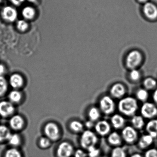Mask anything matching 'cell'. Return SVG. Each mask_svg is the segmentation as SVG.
<instances>
[{
	"mask_svg": "<svg viewBox=\"0 0 157 157\" xmlns=\"http://www.w3.org/2000/svg\"><path fill=\"white\" fill-rule=\"evenodd\" d=\"M138 109L137 100L133 97L123 98L118 104L119 111L126 116H134Z\"/></svg>",
	"mask_w": 157,
	"mask_h": 157,
	"instance_id": "obj_1",
	"label": "cell"
},
{
	"mask_svg": "<svg viewBox=\"0 0 157 157\" xmlns=\"http://www.w3.org/2000/svg\"><path fill=\"white\" fill-rule=\"evenodd\" d=\"M143 61V55L139 51L134 50L128 53L125 59V65L131 70L136 69L140 66Z\"/></svg>",
	"mask_w": 157,
	"mask_h": 157,
	"instance_id": "obj_2",
	"label": "cell"
},
{
	"mask_svg": "<svg viewBox=\"0 0 157 157\" xmlns=\"http://www.w3.org/2000/svg\"><path fill=\"white\" fill-rule=\"evenodd\" d=\"M80 144L81 146L88 149L91 147L95 146L98 142L96 135L90 130L84 131L80 138Z\"/></svg>",
	"mask_w": 157,
	"mask_h": 157,
	"instance_id": "obj_3",
	"label": "cell"
},
{
	"mask_svg": "<svg viewBox=\"0 0 157 157\" xmlns=\"http://www.w3.org/2000/svg\"><path fill=\"white\" fill-rule=\"evenodd\" d=\"M100 109L106 115H110L113 113L115 109V103L110 96H104L100 98L99 101Z\"/></svg>",
	"mask_w": 157,
	"mask_h": 157,
	"instance_id": "obj_4",
	"label": "cell"
},
{
	"mask_svg": "<svg viewBox=\"0 0 157 157\" xmlns=\"http://www.w3.org/2000/svg\"><path fill=\"white\" fill-rule=\"evenodd\" d=\"M142 12L147 20L151 22L157 21V5L153 2H148L143 5Z\"/></svg>",
	"mask_w": 157,
	"mask_h": 157,
	"instance_id": "obj_5",
	"label": "cell"
},
{
	"mask_svg": "<svg viewBox=\"0 0 157 157\" xmlns=\"http://www.w3.org/2000/svg\"><path fill=\"white\" fill-rule=\"evenodd\" d=\"M1 16L4 21L7 23H14L17 20L18 12L14 6H6L1 10Z\"/></svg>",
	"mask_w": 157,
	"mask_h": 157,
	"instance_id": "obj_6",
	"label": "cell"
},
{
	"mask_svg": "<svg viewBox=\"0 0 157 157\" xmlns=\"http://www.w3.org/2000/svg\"><path fill=\"white\" fill-rule=\"evenodd\" d=\"M141 113L142 116L146 119H154L157 116L156 105L152 102H145L141 107Z\"/></svg>",
	"mask_w": 157,
	"mask_h": 157,
	"instance_id": "obj_7",
	"label": "cell"
},
{
	"mask_svg": "<svg viewBox=\"0 0 157 157\" xmlns=\"http://www.w3.org/2000/svg\"><path fill=\"white\" fill-rule=\"evenodd\" d=\"M44 132L47 136L52 140L58 139L60 135V130L58 125L53 122H50L45 125Z\"/></svg>",
	"mask_w": 157,
	"mask_h": 157,
	"instance_id": "obj_8",
	"label": "cell"
},
{
	"mask_svg": "<svg viewBox=\"0 0 157 157\" xmlns=\"http://www.w3.org/2000/svg\"><path fill=\"white\" fill-rule=\"evenodd\" d=\"M122 136L124 140L128 143L135 141L137 137V132L135 128L131 126L124 127L122 132Z\"/></svg>",
	"mask_w": 157,
	"mask_h": 157,
	"instance_id": "obj_9",
	"label": "cell"
},
{
	"mask_svg": "<svg viewBox=\"0 0 157 157\" xmlns=\"http://www.w3.org/2000/svg\"><path fill=\"white\" fill-rule=\"evenodd\" d=\"M110 93L112 98L116 99L121 98L126 93V89L124 85L122 83H115L111 87Z\"/></svg>",
	"mask_w": 157,
	"mask_h": 157,
	"instance_id": "obj_10",
	"label": "cell"
},
{
	"mask_svg": "<svg viewBox=\"0 0 157 157\" xmlns=\"http://www.w3.org/2000/svg\"><path fill=\"white\" fill-rule=\"evenodd\" d=\"M73 147L68 142H65L59 145L57 154L59 157H70L73 153Z\"/></svg>",
	"mask_w": 157,
	"mask_h": 157,
	"instance_id": "obj_11",
	"label": "cell"
},
{
	"mask_svg": "<svg viewBox=\"0 0 157 157\" xmlns=\"http://www.w3.org/2000/svg\"><path fill=\"white\" fill-rule=\"evenodd\" d=\"M14 110V107L11 101H3L0 102V115L2 117L12 115Z\"/></svg>",
	"mask_w": 157,
	"mask_h": 157,
	"instance_id": "obj_12",
	"label": "cell"
},
{
	"mask_svg": "<svg viewBox=\"0 0 157 157\" xmlns=\"http://www.w3.org/2000/svg\"><path fill=\"white\" fill-rule=\"evenodd\" d=\"M95 129L99 135L104 136L110 132L111 125L106 121H100L96 124Z\"/></svg>",
	"mask_w": 157,
	"mask_h": 157,
	"instance_id": "obj_13",
	"label": "cell"
},
{
	"mask_svg": "<svg viewBox=\"0 0 157 157\" xmlns=\"http://www.w3.org/2000/svg\"><path fill=\"white\" fill-rule=\"evenodd\" d=\"M37 14L36 9L31 6H26L23 7L21 15L23 18L26 21H30L35 18Z\"/></svg>",
	"mask_w": 157,
	"mask_h": 157,
	"instance_id": "obj_14",
	"label": "cell"
},
{
	"mask_svg": "<svg viewBox=\"0 0 157 157\" xmlns=\"http://www.w3.org/2000/svg\"><path fill=\"white\" fill-rule=\"evenodd\" d=\"M24 82L23 77L18 74L12 75L9 78V84L14 89L21 87L24 84Z\"/></svg>",
	"mask_w": 157,
	"mask_h": 157,
	"instance_id": "obj_15",
	"label": "cell"
},
{
	"mask_svg": "<svg viewBox=\"0 0 157 157\" xmlns=\"http://www.w3.org/2000/svg\"><path fill=\"white\" fill-rule=\"evenodd\" d=\"M9 124L13 129L20 130L24 125V120L20 115H15L11 117Z\"/></svg>",
	"mask_w": 157,
	"mask_h": 157,
	"instance_id": "obj_16",
	"label": "cell"
},
{
	"mask_svg": "<svg viewBox=\"0 0 157 157\" xmlns=\"http://www.w3.org/2000/svg\"><path fill=\"white\" fill-rule=\"evenodd\" d=\"M112 125L116 129L123 128L125 124V119L122 115L119 114L113 115L111 119Z\"/></svg>",
	"mask_w": 157,
	"mask_h": 157,
	"instance_id": "obj_17",
	"label": "cell"
},
{
	"mask_svg": "<svg viewBox=\"0 0 157 157\" xmlns=\"http://www.w3.org/2000/svg\"><path fill=\"white\" fill-rule=\"evenodd\" d=\"M147 132L148 134L156 138L157 137V120L152 119L150 120L146 125V127Z\"/></svg>",
	"mask_w": 157,
	"mask_h": 157,
	"instance_id": "obj_18",
	"label": "cell"
},
{
	"mask_svg": "<svg viewBox=\"0 0 157 157\" xmlns=\"http://www.w3.org/2000/svg\"><path fill=\"white\" fill-rule=\"evenodd\" d=\"M155 138L149 134L143 136L139 142V146L141 148H145L153 144Z\"/></svg>",
	"mask_w": 157,
	"mask_h": 157,
	"instance_id": "obj_19",
	"label": "cell"
},
{
	"mask_svg": "<svg viewBox=\"0 0 157 157\" xmlns=\"http://www.w3.org/2000/svg\"><path fill=\"white\" fill-rule=\"evenodd\" d=\"M88 115L90 121L93 122L96 121L100 118V109L97 107H91L88 110Z\"/></svg>",
	"mask_w": 157,
	"mask_h": 157,
	"instance_id": "obj_20",
	"label": "cell"
},
{
	"mask_svg": "<svg viewBox=\"0 0 157 157\" xmlns=\"http://www.w3.org/2000/svg\"><path fill=\"white\" fill-rule=\"evenodd\" d=\"M131 123L134 128L137 129H142L145 124L143 116L140 115H134L132 118Z\"/></svg>",
	"mask_w": 157,
	"mask_h": 157,
	"instance_id": "obj_21",
	"label": "cell"
},
{
	"mask_svg": "<svg viewBox=\"0 0 157 157\" xmlns=\"http://www.w3.org/2000/svg\"><path fill=\"white\" fill-rule=\"evenodd\" d=\"M108 141L112 145H120L121 144V137L119 133L116 132H113L109 135Z\"/></svg>",
	"mask_w": 157,
	"mask_h": 157,
	"instance_id": "obj_22",
	"label": "cell"
},
{
	"mask_svg": "<svg viewBox=\"0 0 157 157\" xmlns=\"http://www.w3.org/2000/svg\"><path fill=\"white\" fill-rule=\"evenodd\" d=\"M143 85L147 90H152L156 88L157 81L154 78L148 77L144 79L143 82Z\"/></svg>",
	"mask_w": 157,
	"mask_h": 157,
	"instance_id": "obj_23",
	"label": "cell"
},
{
	"mask_svg": "<svg viewBox=\"0 0 157 157\" xmlns=\"http://www.w3.org/2000/svg\"><path fill=\"white\" fill-rule=\"evenodd\" d=\"M16 26L17 30L21 32H26L29 28V25L28 21L24 19L17 20Z\"/></svg>",
	"mask_w": 157,
	"mask_h": 157,
	"instance_id": "obj_24",
	"label": "cell"
},
{
	"mask_svg": "<svg viewBox=\"0 0 157 157\" xmlns=\"http://www.w3.org/2000/svg\"><path fill=\"white\" fill-rule=\"evenodd\" d=\"M9 99L11 102L18 103L21 101L22 99V94L18 90H12L9 94Z\"/></svg>",
	"mask_w": 157,
	"mask_h": 157,
	"instance_id": "obj_25",
	"label": "cell"
},
{
	"mask_svg": "<svg viewBox=\"0 0 157 157\" xmlns=\"http://www.w3.org/2000/svg\"><path fill=\"white\" fill-rule=\"evenodd\" d=\"M136 97L140 101L145 102L148 99L149 93L147 90L145 88L139 89L136 91Z\"/></svg>",
	"mask_w": 157,
	"mask_h": 157,
	"instance_id": "obj_26",
	"label": "cell"
},
{
	"mask_svg": "<svg viewBox=\"0 0 157 157\" xmlns=\"http://www.w3.org/2000/svg\"><path fill=\"white\" fill-rule=\"evenodd\" d=\"M70 128L75 132H81L84 129V124L78 121H73L70 123Z\"/></svg>",
	"mask_w": 157,
	"mask_h": 157,
	"instance_id": "obj_27",
	"label": "cell"
},
{
	"mask_svg": "<svg viewBox=\"0 0 157 157\" xmlns=\"http://www.w3.org/2000/svg\"><path fill=\"white\" fill-rule=\"evenodd\" d=\"M11 134L7 127L4 125H0V142L6 140H8Z\"/></svg>",
	"mask_w": 157,
	"mask_h": 157,
	"instance_id": "obj_28",
	"label": "cell"
},
{
	"mask_svg": "<svg viewBox=\"0 0 157 157\" xmlns=\"http://www.w3.org/2000/svg\"><path fill=\"white\" fill-rule=\"evenodd\" d=\"M8 83L3 76H0V96H3L7 91Z\"/></svg>",
	"mask_w": 157,
	"mask_h": 157,
	"instance_id": "obj_29",
	"label": "cell"
},
{
	"mask_svg": "<svg viewBox=\"0 0 157 157\" xmlns=\"http://www.w3.org/2000/svg\"><path fill=\"white\" fill-rule=\"evenodd\" d=\"M111 157H126V153L122 147H116L112 150Z\"/></svg>",
	"mask_w": 157,
	"mask_h": 157,
	"instance_id": "obj_30",
	"label": "cell"
},
{
	"mask_svg": "<svg viewBox=\"0 0 157 157\" xmlns=\"http://www.w3.org/2000/svg\"><path fill=\"white\" fill-rule=\"evenodd\" d=\"M129 78L133 82H137L141 78V73L136 69L131 70L129 74Z\"/></svg>",
	"mask_w": 157,
	"mask_h": 157,
	"instance_id": "obj_31",
	"label": "cell"
},
{
	"mask_svg": "<svg viewBox=\"0 0 157 157\" xmlns=\"http://www.w3.org/2000/svg\"><path fill=\"white\" fill-rule=\"evenodd\" d=\"M9 143L13 145H17L20 143V138L17 134H11L8 139Z\"/></svg>",
	"mask_w": 157,
	"mask_h": 157,
	"instance_id": "obj_32",
	"label": "cell"
},
{
	"mask_svg": "<svg viewBox=\"0 0 157 157\" xmlns=\"http://www.w3.org/2000/svg\"><path fill=\"white\" fill-rule=\"evenodd\" d=\"M89 157H98L100 155V150L95 146L91 147L87 149Z\"/></svg>",
	"mask_w": 157,
	"mask_h": 157,
	"instance_id": "obj_33",
	"label": "cell"
},
{
	"mask_svg": "<svg viewBox=\"0 0 157 157\" xmlns=\"http://www.w3.org/2000/svg\"><path fill=\"white\" fill-rule=\"evenodd\" d=\"M5 157H21V154L17 149H10L6 153Z\"/></svg>",
	"mask_w": 157,
	"mask_h": 157,
	"instance_id": "obj_34",
	"label": "cell"
},
{
	"mask_svg": "<svg viewBox=\"0 0 157 157\" xmlns=\"http://www.w3.org/2000/svg\"><path fill=\"white\" fill-rule=\"evenodd\" d=\"M145 157H157V149L151 148L146 152Z\"/></svg>",
	"mask_w": 157,
	"mask_h": 157,
	"instance_id": "obj_35",
	"label": "cell"
},
{
	"mask_svg": "<svg viewBox=\"0 0 157 157\" xmlns=\"http://www.w3.org/2000/svg\"><path fill=\"white\" fill-rule=\"evenodd\" d=\"M40 144L41 146L42 147H47L49 145L50 141L48 138L42 137L40 141Z\"/></svg>",
	"mask_w": 157,
	"mask_h": 157,
	"instance_id": "obj_36",
	"label": "cell"
},
{
	"mask_svg": "<svg viewBox=\"0 0 157 157\" xmlns=\"http://www.w3.org/2000/svg\"><path fill=\"white\" fill-rule=\"evenodd\" d=\"M87 154L82 149H77L74 153L75 157H87Z\"/></svg>",
	"mask_w": 157,
	"mask_h": 157,
	"instance_id": "obj_37",
	"label": "cell"
},
{
	"mask_svg": "<svg viewBox=\"0 0 157 157\" xmlns=\"http://www.w3.org/2000/svg\"><path fill=\"white\" fill-rule=\"evenodd\" d=\"M26 0H9L10 2L15 6H20Z\"/></svg>",
	"mask_w": 157,
	"mask_h": 157,
	"instance_id": "obj_38",
	"label": "cell"
},
{
	"mask_svg": "<svg viewBox=\"0 0 157 157\" xmlns=\"http://www.w3.org/2000/svg\"><path fill=\"white\" fill-rule=\"evenodd\" d=\"M94 122L92 121H87L86 122L85 124V126H86V127H87L88 128H91L92 127H93L94 126V123H93Z\"/></svg>",
	"mask_w": 157,
	"mask_h": 157,
	"instance_id": "obj_39",
	"label": "cell"
},
{
	"mask_svg": "<svg viewBox=\"0 0 157 157\" xmlns=\"http://www.w3.org/2000/svg\"><path fill=\"white\" fill-rule=\"evenodd\" d=\"M153 98L156 105H157V87L155 89V91L153 93Z\"/></svg>",
	"mask_w": 157,
	"mask_h": 157,
	"instance_id": "obj_40",
	"label": "cell"
},
{
	"mask_svg": "<svg viewBox=\"0 0 157 157\" xmlns=\"http://www.w3.org/2000/svg\"><path fill=\"white\" fill-rule=\"evenodd\" d=\"M5 72V67L3 64H0V76L3 75Z\"/></svg>",
	"mask_w": 157,
	"mask_h": 157,
	"instance_id": "obj_41",
	"label": "cell"
},
{
	"mask_svg": "<svg viewBox=\"0 0 157 157\" xmlns=\"http://www.w3.org/2000/svg\"><path fill=\"white\" fill-rule=\"evenodd\" d=\"M138 2L142 4H145L147 3V2H149V0H136Z\"/></svg>",
	"mask_w": 157,
	"mask_h": 157,
	"instance_id": "obj_42",
	"label": "cell"
},
{
	"mask_svg": "<svg viewBox=\"0 0 157 157\" xmlns=\"http://www.w3.org/2000/svg\"><path fill=\"white\" fill-rule=\"evenodd\" d=\"M131 157H142L141 155L138 154H134L133 155L131 156Z\"/></svg>",
	"mask_w": 157,
	"mask_h": 157,
	"instance_id": "obj_43",
	"label": "cell"
},
{
	"mask_svg": "<svg viewBox=\"0 0 157 157\" xmlns=\"http://www.w3.org/2000/svg\"><path fill=\"white\" fill-rule=\"evenodd\" d=\"M29 2L32 3H36L37 2V0H27Z\"/></svg>",
	"mask_w": 157,
	"mask_h": 157,
	"instance_id": "obj_44",
	"label": "cell"
},
{
	"mask_svg": "<svg viewBox=\"0 0 157 157\" xmlns=\"http://www.w3.org/2000/svg\"><path fill=\"white\" fill-rule=\"evenodd\" d=\"M2 1L3 0H0V4H1V3H2Z\"/></svg>",
	"mask_w": 157,
	"mask_h": 157,
	"instance_id": "obj_45",
	"label": "cell"
}]
</instances>
